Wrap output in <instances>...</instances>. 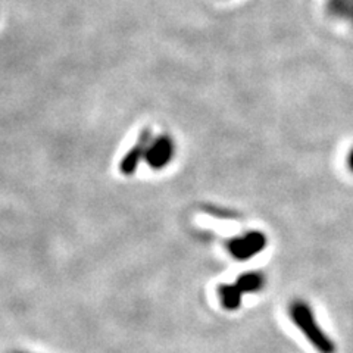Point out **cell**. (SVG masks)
<instances>
[{"instance_id": "obj_2", "label": "cell", "mask_w": 353, "mask_h": 353, "mask_svg": "<svg viewBox=\"0 0 353 353\" xmlns=\"http://www.w3.org/2000/svg\"><path fill=\"white\" fill-rule=\"evenodd\" d=\"M268 245L265 233L258 230H250L227 241V250L236 261L246 262L262 253Z\"/></svg>"}, {"instance_id": "obj_7", "label": "cell", "mask_w": 353, "mask_h": 353, "mask_svg": "<svg viewBox=\"0 0 353 353\" xmlns=\"http://www.w3.org/2000/svg\"><path fill=\"white\" fill-rule=\"evenodd\" d=\"M346 162H347V168L350 170V172H353V148H352V149L349 150V153H347Z\"/></svg>"}, {"instance_id": "obj_1", "label": "cell", "mask_w": 353, "mask_h": 353, "mask_svg": "<svg viewBox=\"0 0 353 353\" xmlns=\"http://www.w3.org/2000/svg\"><path fill=\"white\" fill-rule=\"evenodd\" d=\"M289 315L293 324L319 353H336V343L319 325L312 306L306 301H293L289 305Z\"/></svg>"}, {"instance_id": "obj_4", "label": "cell", "mask_w": 353, "mask_h": 353, "mask_svg": "<svg viewBox=\"0 0 353 353\" xmlns=\"http://www.w3.org/2000/svg\"><path fill=\"white\" fill-rule=\"evenodd\" d=\"M153 137L154 136H153L150 128H143L139 132V137H137L136 143L132 145V148H130L127 150V153L124 154L123 159H121V162H119V172L121 174L130 176L139 170L141 161H145L148 148H149Z\"/></svg>"}, {"instance_id": "obj_5", "label": "cell", "mask_w": 353, "mask_h": 353, "mask_svg": "<svg viewBox=\"0 0 353 353\" xmlns=\"http://www.w3.org/2000/svg\"><path fill=\"white\" fill-rule=\"evenodd\" d=\"M234 283L243 294L245 293L250 294V293H258L263 290L265 284H267V277H265L263 272L253 270V271H246L240 274L239 279Z\"/></svg>"}, {"instance_id": "obj_3", "label": "cell", "mask_w": 353, "mask_h": 353, "mask_svg": "<svg viewBox=\"0 0 353 353\" xmlns=\"http://www.w3.org/2000/svg\"><path fill=\"white\" fill-rule=\"evenodd\" d=\"M175 140L170 134L153 137L148 148L145 162L153 171H162L168 167L175 158Z\"/></svg>"}, {"instance_id": "obj_6", "label": "cell", "mask_w": 353, "mask_h": 353, "mask_svg": "<svg viewBox=\"0 0 353 353\" xmlns=\"http://www.w3.org/2000/svg\"><path fill=\"white\" fill-rule=\"evenodd\" d=\"M218 299L221 302V306L227 309V311H237L241 306L243 293L239 290L236 283L221 284L218 287Z\"/></svg>"}, {"instance_id": "obj_8", "label": "cell", "mask_w": 353, "mask_h": 353, "mask_svg": "<svg viewBox=\"0 0 353 353\" xmlns=\"http://www.w3.org/2000/svg\"><path fill=\"white\" fill-rule=\"evenodd\" d=\"M10 353H31V352H27V350H12Z\"/></svg>"}]
</instances>
